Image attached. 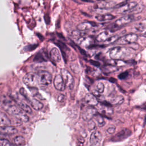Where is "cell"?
<instances>
[{
  "label": "cell",
  "instance_id": "d6a6232c",
  "mask_svg": "<svg viewBox=\"0 0 146 146\" xmlns=\"http://www.w3.org/2000/svg\"><path fill=\"white\" fill-rule=\"evenodd\" d=\"M88 128L90 129H95V128L96 127L95 122L94 121H92V120H89L88 121Z\"/></svg>",
  "mask_w": 146,
  "mask_h": 146
},
{
  "label": "cell",
  "instance_id": "6da1fadb",
  "mask_svg": "<svg viewBox=\"0 0 146 146\" xmlns=\"http://www.w3.org/2000/svg\"><path fill=\"white\" fill-rule=\"evenodd\" d=\"M0 103L9 113L14 116L19 120L23 122H27L29 120V116L21 108L15 105L13 100L7 96L1 95Z\"/></svg>",
  "mask_w": 146,
  "mask_h": 146
},
{
  "label": "cell",
  "instance_id": "f1b7e54d",
  "mask_svg": "<svg viewBox=\"0 0 146 146\" xmlns=\"http://www.w3.org/2000/svg\"><path fill=\"white\" fill-rule=\"evenodd\" d=\"M104 90V86L103 83L101 82H99L96 84L95 87V91L97 92L98 94L102 93Z\"/></svg>",
  "mask_w": 146,
  "mask_h": 146
},
{
  "label": "cell",
  "instance_id": "2e32d148",
  "mask_svg": "<svg viewBox=\"0 0 146 146\" xmlns=\"http://www.w3.org/2000/svg\"><path fill=\"white\" fill-rule=\"evenodd\" d=\"M50 57L54 63H59L61 60L60 54L57 48L54 47L50 51Z\"/></svg>",
  "mask_w": 146,
  "mask_h": 146
},
{
  "label": "cell",
  "instance_id": "7402d4cb",
  "mask_svg": "<svg viewBox=\"0 0 146 146\" xmlns=\"http://www.w3.org/2000/svg\"><path fill=\"white\" fill-rule=\"evenodd\" d=\"M15 145L18 146L23 145L25 144V139L22 136H17L13 140Z\"/></svg>",
  "mask_w": 146,
  "mask_h": 146
},
{
  "label": "cell",
  "instance_id": "5b68a950",
  "mask_svg": "<svg viewBox=\"0 0 146 146\" xmlns=\"http://www.w3.org/2000/svg\"><path fill=\"white\" fill-rule=\"evenodd\" d=\"M132 20V18L129 15H125L119 18L111 25V26H110V31L113 32L114 31L117 30L124 26L130 23Z\"/></svg>",
  "mask_w": 146,
  "mask_h": 146
},
{
  "label": "cell",
  "instance_id": "83f0119b",
  "mask_svg": "<svg viewBox=\"0 0 146 146\" xmlns=\"http://www.w3.org/2000/svg\"><path fill=\"white\" fill-rule=\"evenodd\" d=\"M34 61L35 62H45L46 59L40 52H38L34 57Z\"/></svg>",
  "mask_w": 146,
  "mask_h": 146
},
{
  "label": "cell",
  "instance_id": "d4e9b609",
  "mask_svg": "<svg viewBox=\"0 0 146 146\" xmlns=\"http://www.w3.org/2000/svg\"><path fill=\"white\" fill-rule=\"evenodd\" d=\"M119 38V36L117 35H113L111 36H110L103 43L106 44H110V43H115L116 40Z\"/></svg>",
  "mask_w": 146,
  "mask_h": 146
},
{
  "label": "cell",
  "instance_id": "8d00e7d4",
  "mask_svg": "<svg viewBox=\"0 0 146 146\" xmlns=\"http://www.w3.org/2000/svg\"><path fill=\"white\" fill-rule=\"evenodd\" d=\"M90 62V63L91 64H92L93 66H99L100 65V63L99 62H97V61L91 60Z\"/></svg>",
  "mask_w": 146,
  "mask_h": 146
},
{
  "label": "cell",
  "instance_id": "f546056e",
  "mask_svg": "<svg viewBox=\"0 0 146 146\" xmlns=\"http://www.w3.org/2000/svg\"><path fill=\"white\" fill-rule=\"evenodd\" d=\"M95 116H96V121L98 123V124L99 125V127H102L106 123H105V121L103 119V117L100 115H95Z\"/></svg>",
  "mask_w": 146,
  "mask_h": 146
},
{
  "label": "cell",
  "instance_id": "e575fe53",
  "mask_svg": "<svg viewBox=\"0 0 146 146\" xmlns=\"http://www.w3.org/2000/svg\"><path fill=\"white\" fill-rule=\"evenodd\" d=\"M37 46H38L37 44L30 45V46H28L26 47H25V49L26 50V51H31V50H34Z\"/></svg>",
  "mask_w": 146,
  "mask_h": 146
},
{
  "label": "cell",
  "instance_id": "ba28073f",
  "mask_svg": "<svg viewBox=\"0 0 146 146\" xmlns=\"http://www.w3.org/2000/svg\"><path fill=\"white\" fill-rule=\"evenodd\" d=\"M137 35L135 34H127L119 38L115 43L119 44H132L137 40Z\"/></svg>",
  "mask_w": 146,
  "mask_h": 146
},
{
  "label": "cell",
  "instance_id": "1f68e13d",
  "mask_svg": "<svg viewBox=\"0 0 146 146\" xmlns=\"http://www.w3.org/2000/svg\"><path fill=\"white\" fill-rule=\"evenodd\" d=\"M128 76V72L127 71H125L123 72H121L118 75V78L121 80H123L125 79Z\"/></svg>",
  "mask_w": 146,
  "mask_h": 146
},
{
  "label": "cell",
  "instance_id": "603a6c76",
  "mask_svg": "<svg viewBox=\"0 0 146 146\" xmlns=\"http://www.w3.org/2000/svg\"><path fill=\"white\" fill-rule=\"evenodd\" d=\"M123 101L124 98L121 95L115 96L110 100L111 103L113 104H120L123 102Z\"/></svg>",
  "mask_w": 146,
  "mask_h": 146
},
{
  "label": "cell",
  "instance_id": "8992f818",
  "mask_svg": "<svg viewBox=\"0 0 146 146\" xmlns=\"http://www.w3.org/2000/svg\"><path fill=\"white\" fill-rule=\"evenodd\" d=\"M60 76L66 87L72 90L74 86V79L70 72L66 69L62 68L60 70Z\"/></svg>",
  "mask_w": 146,
  "mask_h": 146
},
{
  "label": "cell",
  "instance_id": "7c38bea8",
  "mask_svg": "<svg viewBox=\"0 0 146 146\" xmlns=\"http://www.w3.org/2000/svg\"><path fill=\"white\" fill-rule=\"evenodd\" d=\"M96 110L91 106L87 107L82 112V119L85 121H89L96 115Z\"/></svg>",
  "mask_w": 146,
  "mask_h": 146
},
{
  "label": "cell",
  "instance_id": "484cf974",
  "mask_svg": "<svg viewBox=\"0 0 146 146\" xmlns=\"http://www.w3.org/2000/svg\"><path fill=\"white\" fill-rule=\"evenodd\" d=\"M135 29H136V30L140 31V32L144 31L145 29V21H143V22H141L137 23L135 26Z\"/></svg>",
  "mask_w": 146,
  "mask_h": 146
},
{
  "label": "cell",
  "instance_id": "8fae6325",
  "mask_svg": "<svg viewBox=\"0 0 146 146\" xmlns=\"http://www.w3.org/2000/svg\"><path fill=\"white\" fill-rule=\"evenodd\" d=\"M102 140V134L99 131H94L90 139V145L91 146H99L100 142Z\"/></svg>",
  "mask_w": 146,
  "mask_h": 146
},
{
  "label": "cell",
  "instance_id": "cb8c5ba5",
  "mask_svg": "<svg viewBox=\"0 0 146 146\" xmlns=\"http://www.w3.org/2000/svg\"><path fill=\"white\" fill-rule=\"evenodd\" d=\"M78 42L80 44L84 46H88L91 44V39L89 38H84L83 36L81 37L79 39Z\"/></svg>",
  "mask_w": 146,
  "mask_h": 146
},
{
  "label": "cell",
  "instance_id": "ac0fdd59",
  "mask_svg": "<svg viewBox=\"0 0 146 146\" xmlns=\"http://www.w3.org/2000/svg\"><path fill=\"white\" fill-rule=\"evenodd\" d=\"M95 18L98 21L104 22V21L112 20L114 18H115V17L110 14H100V15H96Z\"/></svg>",
  "mask_w": 146,
  "mask_h": 146
},
{
  "label": "cell",
  "instance_id": "52a82bcc",
  "mask_svg": "<svg viewBox=\"0 0 146 146\" xmlns=\"http://www.w3.org/2000/svg\"><path fill=\"white\" fill-rule=\"evenodd\" d=\"M23 82L29 88L36 87L38 84L37 75L33 72H28L23 76Z\"/></svg>",
  "mask_w": 146,
  "mask_h": 146
},
{
  "label": "cell",
  "instance_id": "836d02e7",
  "mask_svg": "<svg viewBox=\"0 0 146 146\" xmlns=\"http://www.w3.org/2000/svg\"><path fill=\"white\" fill-rule=\"evenodd\" d=\"M115 130H116V127L115 126H113V125H111V126H110L108 128L107 131V132L108 133L112 134V133H113L115 132Z\"/></svg>",
  "mask_w": 146,
  "mask_h": 146
},
{
  "label": "cell",
  "instance_id": "4dcf8cb0",
  "mask_svg": "<svg viewBox=\"0 0 146 146\" xmlns=\"http://www.w3.org/2000/svg\"><path fill=\"white\" fill-rule=\"evenodd\" d=\"M0 146H14L8 140L0 139Z\"/></svg>",
  "mask_w": 146,
  "mask_h": 146
},
{
  "label": "cell",
  "instance_id": "9c48e42d",
  "mask_svg": "<svg viewBox=\"0 0 146 146\" xmlns=\"http://www.w3.org/2000/svg\"><path fill=\"white\" fill-rule=\"evenodd\" d=\"M38 83L42 85L47 86L51 83L52 76L47 71H41L37 74Z\"/></svg>",
  "mask_w": 146,
  "mask_h": 146
},
{
  "label": "cell",
  "instance_id": "7a4b0ae2",
  "mask_svg": "<svg viewBox=\"0 0 146 146\" xmlns=\"http://www.w3.org/2000/svg\"><path fill=\"white\" fill-rule=\"evenodd\" d=\"M109 55L113 59L123 60L132 56V51L127 47H115L110 50Z\"/></svg>",
  "mask_w": 146,
  "mask_h": 146
},
{
  "label": "cell",
  "instance_id": "f35d334b",
  "mask_svg": "<svg viewBox=\"0 0 146 146\" xmlns=\"http://www.w3.org/2000/svg\"><path fill=\"white\" fill-rule=\"evenodd\" d=\"M123 1H125V0H123Z\"/></svg>",
  "mask_w": 146,
  "mask_h": 146
},
{
  "label": "cell",
  "instance_id": "d590c367",
  "mask_svg": "<svg viewBox=\"0 0 146 146\" xmlns=\"http://www.w3.org/2000/svg\"><path fill=\"white\" fill-rule=\"evenodd\" d=\"M65 99V96L63 94H59L58 96V100L59 102H62Z\"/></svg>",
  "mask_w": 146,
  "mask_h": 146
},
{
  "label": "cell",
  "instance_id": "d6986e66",
  "mask_svg": "<svg viewBox=\"0 0 146 146\" xmlns=\"http://www.w3.org/2000/svg\"><path fill=\"white\" fill-rule=\"evenodd\" d=\"M110 33L109 31H104L100 33L96 37V41L99 43H103L110 36Z\"/></svg>",
  "mask_w": 146,
  "mask_h": 146
},
{
  "label": "cell",
  "instance_id": "74e56055",
  "mask_svg": "<svg viewBox=\"0 0 146 146\" xmlns=\"http://www.w3.org/2000/svg\"><path fill=\"white\" fill-rule=\"evenodd\" d=\"M98 1H105V0H98Z\"/></svg>",
  "mask_w": 146,
  "mask_h": 146
},
{
  "label": "cell",
  "instance_id": "9a60e30c",
  "mask_svg": "<svg viewBox=\"0 0 146 146\" xmlns=\"http://www.w3.org/2000/svg\"><path fill=\"white\" fill-rule=\"evenodd\" d=\"M97 23L93 22H84L80 23L77 26V29L80 31H84L91 30L92 27L97 26Z\"/></svg>",
  "mask_w": 146,
  "mask_h": 146
},
{
  "label": "cell",
  "instance_id": "3957f363",
  "mask_svg": "<svg viewBox=\"0 0 146 146\" xmlns=\"http://www.w3.org/2000/svg\"><path fill=\"white\" fill-rule=\"evenodd\" d=\"M117 13L120 14L137 13L143 10L141 5H139L137 2H131L127 3H124L123 5L116 7Z\"/></svg>",
  "mask_w": 146,
  "mask_h": 146
},
{
  "label": "cell",
  "instance_id": "4fadbf2b",
  "mask_svg": "<svg viewBox=\"0 0 146 146\" xmlns=\"http://www.w3.org/2000/svg\"><path fill=\"white\" fill-rule=\"evenodd\" d=\"M18 130L11 125H3L0 127V136L11 135L16 133Z\"/></svg>",
  "mask_w": 146,
  "mask_h": 146
},
{
  "label": "cell",
  "instance_id": "e0dca14e",
  "mask_svg": "<svg viewBox=\"0 0 146 146\" xmlns=\"http://www.w3.org/2000/svg\"><path fill=\"white\" fill-rule=\"evenodd\" d=\"M84 100L89 106L91 107L95 106L98 104V100L92 94H87L86 95Z\"/></svg>",
  "mask_w": 146,
  "mask_h": 146
},
{
  "label": "cell",
  "instance_id": "ffe728a7",
  "mask_svg": "<svg viewBox=\"0 0 146 146\" xmlns=\"http://www.w3.org/2000/svg\"><path fill=\"white\" fill-rule=\"evenodd\" d=\"M11 124V120L3 112L0 111V126L9 125Z\"/></svg>",
  "mask_w": 146,
  "mask_h": 146
},
{
  "label": "cell",
  "instance_id": "277c9868",
  "mask_svg": "<svg viewBox=\"0 0 146 146\" xmlns=\"http://www.w3.org/2000/svg\"><path fill=\"white\" fill-rule=\"evenodd\" d=\"M19 92L20 94L29 102V103L30 104L33 109L36 111H39L42 109V108L43 107V104L37 99L33 98H31L27 93L25 88H21L19 90Z\"/></svg>",
  "mask_w": 146,
  "mask_h": 146
},
{
  "label": "cell",
  "instance_id": "5bb4252c",
  "mask_svg": "<svg viewBox=\"0 0 146 146\" xmlns=\"http://www.w3.org/2000/svg\"><path fill=\"white\" fill-rule=\"evenodd\" d=\"M54 85L55 88L58 91H63L66 88V86L63 81L60 75H56L54 79Z\"/></svg>",
  "mask_w": 146,
  "mask_h": 146
},
{
  "label": "cell",
  "instance_id": "44dd1931",
  "mask_svg": "<svg viewBox=\"0 0 146 146\" xmlns=\"http://www.w3.org/2000/svg\"><path fill=\"white\" fill-rule=\"evenodd\" d=\"M17 104H18L19 107L25 112L29 113V114H31L32 113V110L30 108V107L27 105L26 103H25L23 101L21 100H18L17 102Z\"/></svg>",
  "mask_w": 146,
  "mask_h": 146
},
{
  "label": "cell",
  "instance_id": "4316f807",
  "mask_svg": "<svg viewBox=\"0 0 146 146\" xmlns=\"http://www.w3.org/2000/svg\"><path fill=\"white\" fill-rule=\"evenodd\" d=\"M70 67L71 68V70L75 74H78L79 73L80 69V67L79 66V65L76 63H71L70 65Z\"/></svg>",
  "mask_w": 146,
  "mask_h": 146
},
{
  "label": "cell",
  "instance_id": "30bf717a",
  "mask_svg": "<svg viewBox=\"0 0 146 146\" xmlns=\"http://www.w3.org/2000/svg\"><path fill=\"white\" fill-rule=\"evenodd\" d=\"M132 134L131 131L127 128H123L119 132H117L115 135H114L111 139V140L112 141H121L127 137H128Z\"/></svg>",
  "mask_w": 146,
  "mask_h": 146
}]
</instances>
